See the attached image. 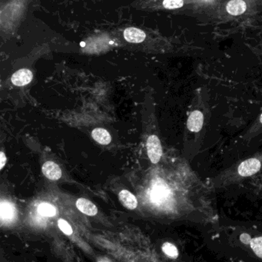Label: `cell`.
Instances as JSON below:
<instances>
[{
    "label": "cell",
    "mask_w": 262,
    "mask_h": 262,
    "mask_svg": "<svg viewBox=\"0 0 262 262\" xmlns=\"http://www.w3.org/2000/svg\"><path fill=\"white\" fill-rule=\"evenodd\" d=\"M6 156L5 153L3 152H1L0 153V169L2 170L3 169L4 166L6 165Z\"/></svg>",
    "instance_id": "obj_17"
},
{
    "label": "cell",
    "mask_w": 262,
    "mask_h": 262,
    "mask_svg": "<svg viewBox=\"0 0 262 262\" xmlns=\"http://www.w3.org/2000/svg\"><path fill=\"white\" fill-rule=\"evenodd\" d=\"M261 162L257 158H249L241 162L239 166V173L242 177L253 175L261 169Z\"/></svg>",
    "instance_id": "obj_2"
},
{
    "label": "cell",
    "mask_w": 262,
    "mask_h": 262,
    "mask_svg": "<svg viewBox=\"0 0 262 262\" xmlns=\"http://www.w3.org/2000/svg\"><path fill=\"white\" fill-rule=\"evenodd\" d=\"M147 152L149 159L153 164H157L162 156V144L156 135H150L147 140Z\"/></svg>",
    "instance_id": "obj_1"
},
{
    "label": "cell",
    "mask_w": 262,
    "mask_h": 262,
    "mask_svg": "<svg viewBox=\"0 0 262 262\" xmlns=\"http://www.w3.org/2000/svg\"><path fill=\"white\" fill-rule=\"evenodd\" d=\"M162 251L165 255H168L172 259H177L178 256V251L174 244L171 243L165 242L162 245Z\"/></svg>",
    "instance_id": "obj_13"
},
{
    "label": "cell",
    "mask_w": 262,
    "mask_h": 262,
    "mask_svg": "<svg viewBox=\"0 0 262 262\" xmlns=\"http://www.w3.org/2000/svg\"><path fill=\"white\" fill-rule=\"evenodd\" d=\"M203 122H204V115L202 112L196 110L189 115L188 122H187V127L189 131L197 132L201 130Z\"/></svg>",
    "instance_id": "obj_6"
},
{
    "label": "cell",
    "mask_w": 262,
    "mask_h": 262,
    "mask_svg": "<svg viewBox=\"0 0 262 262\" xmlns=\"http://www.w3.org/2000/svg\"><path fill=\"white\" fill-rule=\"evenodd\" d=\"M184 0H163L162 6L165 9H175L183 6Z\"/></svg>",
    "instance_id": "obj_15"
},
{
    "label": "cell",
    "mask_w": 262,
    "mask_h": 262,
    "mask_svg": "<svg viewBox=\"0 0 262 262\" xmlns=\"http://www.w3.org/2000/svg\"><path fill=\"white\" fill-rule=\"evenodd\" d=\"M92 136L95 142L107 146L111 142V136L107 130L103 128H96L92 131Z\"/></svg>",
    "instance_id": "obj_10"
},
{
    "label": "cell",
    "mask_w": 262,
    "mask_h": 262,
    "mask_svg": "<svg viewBox=\"0 0 262 262\" xmlns=\"http://www.w3.org/2000/svg\"><path fill=\"white\" fill-rule=\"evenodd\" d=\"M247 4L244 0H230L226 5V11L232 16H239L245 13Z\"/></svg>",
    "instance_id": "obj_7"
},
{
    "label": "cell",
    "mask_w": 262,
    "mask_h": 262,
    "mask_svg": "<svg viewBox=\"0 0 262 262\" xmlns=\"http://www.w3.org/2000/svg\"><path fill=\"white\" fill-rule=\"evenodd\" d=\"M250 244L254 252L262 259V237L251 239Z\"/></svg>",
    "instance_id": "obj_14"
},
{
    "label": "cell",
    "mask_w": 262,
    "mask_h": 262,
    "mask_svg": "<svg viewBox=\"0 0 262 262\" xmlns=\"http://www.w3.org/2000/svg\"><path fill=\"white\" fill-rule=\"evenodd\" d=\"M33 79V73L29 68H21L13 74L11 82L16 87H25Z\"/></svg>",
    "instance_id": "obj_3"
},
{
    "label": "cell",
    "mask_w": 262,
    "mask_h": 262,
    "mask_svg": "<svg viewBox=\"0 0 262 262\" xmlns=\"http://www.w3.org/2000/svg\"><path fill=\"white\" fill-rule=\"evenodd\" d=\"M58 225L62 232L66 235H71L72 234V228L70 224H68L64 219H60L58 221Z\"/></svg>",
    "instance_id": "obj_16"
},
{
    "label": "cell",
    "mask_w": 262,
    "mask_h": 262,
    "mask_svg": "<svg viewBox=\"0 0 262 262\" xmlns=\"http://www.w3.org/2000/svg\"><path fill=\"white\" fill-rule=\"evenodd\" d=\"M15 215V208L10 203L2 201L1 203V218L2 221H10Z\"/></svg>",
    "instance_id": "obj_11"
},
{
    "label": "cell",
    "mask_w": 262,
    "mask_h": 262,
    "mask_svg": "<svg viewBox=\"0 0 262 262\" xmlns=\"http://www.w3.org/2000/svg\"><path fill=\"white\" fill-rule=\"evenodd\" d=\"M240 239L244 244H248V243L251 242V237L248 234H242V235H240Z\"/></svg>",
    "instance_id": "obj_18"
},
{
    "label": "cell",
    "mask_w": 262,
    "mask_h": 262,
    "mask_svg": "<svg viewBox=\"0 0 262 262\" xmlns=\"http://www.w3.org/2000/svg\"><path fill=\"white\" fill-rule=\"evenodd\" d=\"M125 40L130 44H141L146 39V34L142 29L135 27H129L123 32Z\"/></svg>",
    "instance_id": "obj_4"
},
{
    "label": "cell",
    "mask_w": 262,
    "mask_h": 262,
    "mask_svg": "<svg viewBox=\"0 0 262 262\" xmlns=\"http://www.w3.org/2000/svg\"><path fill=\"white\" fill-rule=\"evenodd\" d=\"M119 198L122 205H124L130 210H134L138 206L136 197L128 190L121 191L119 192Z\"/></svg>",
    "instance_id": "obj_8"
},
{
    "label": "cell",
    "mask_w": 262,
    "mask_h": 262,
    "mask_svg": "<svg viewBox=\"0 0 262 262\" xmlns=\"http://www.w3.org/2000/svg\"><path fill=\"white\" fill-rule=\"evenodd\" d=\"M76 207L80 212L87 216H94L98 213L97 207L92 201L86 198H79L76 201Z\"/></svg>",
    "instance_id": "obj_9"
},
{
    "label": "cell",
    "mask_w": 262,
    "mask_h": 262,
    "mask_svg": "<svg viewBox=\"0 0 262 262\" xmlns=\"http://www.w3.org/2000/svg\"><path fill=\"white\" fill-rule=\"evenodd\" d=\"M42 171L46 178L52 181H57L61 178L62 170L57 164L53 162H45L42 167Z\"/></svg>",
    "instance_id": "obj_5"
},
{
    "label": "cell",
    "mask_w": 262,
    "mask_h": 262,
    "mask_svg": "<svg viewBox=\"0 0 262 262\" xmlns=\"http://www.w3.org/2000/svg\"><path fill=\"white\" fill-rule=\"evenodd\" d=\"M260 122H262V115H261V117H260Z\"/></svg>",
    "instance_id": "obj_19"
},
{
    "label": "cell",
    "mask_w": 262,
    "mask_h": 262,
    "mask_svg": "<svg viewBox=\"0 0 262 262\" xmlns=\"http://www.w3.org/2000/svg\"><path fill=\"white\" fill-rule=\"evenodd\" d=\"M38 212L41 216L52 217V216H56V209L53 205L50 204L43 203L39 206Z\"/></svg>",
    "instance_id": "obj_12"
}]
</instances>
